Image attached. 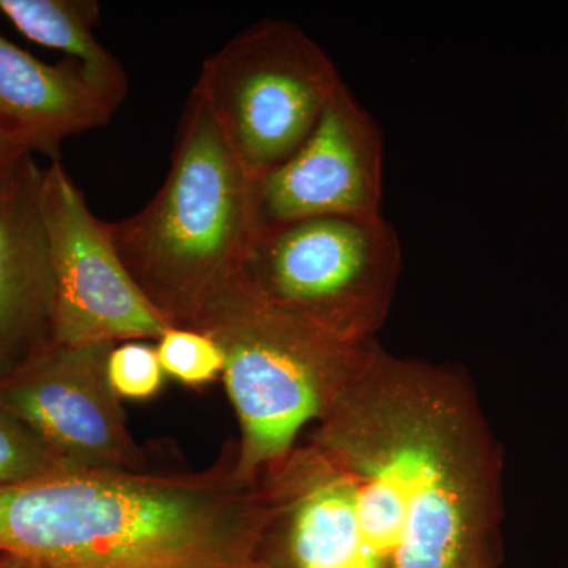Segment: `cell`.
<instances>
[{
	"label": "cell",
	"instance_id": "17",
	"mask_svg": "<svg viewBox=\"0 0 568 568\" xmlns=\"http://www.w3.org/2000/svg\"><path fill=\"white\" fill-rule=\"evenodd\" d=\"M32 155L0 130V185L14 173L26 156Z\"/></svg>",
	"mask_w": 568,
	"mask_h": 568
},
{
	"label": "cell",
	"instance_id": "16",
	"mask_svg": "<svg viewBox=\"0 0 568 568\" xmlns=\"http://www.w3.org/2000/svg\"><path fill=\"white\" fill-rule=\"evenodd\" d=\"M108 381L119 398L149 399L162 390L164 372L155 346L123 342L108 355Z\"/></svg>",
	"mask_w": 568,
	"mask_h": 568
},
{
	"label": "cell",
	"instance_id": "18",
	"mask_svg": "<svg viewBox=\"0 0 568 568\" xmlns=\"http://www.w3.org/2000/svg\"><path fill=\"white\" fill-rule=\"evenodd\" d=\"M500 562L499 541L481 545L459 562L458 568H497Z\"/></svg>",
	"mask_w": 568,
	"mask_h": 568
},
{
	"label": "cell",
	"instance_id": "19",
	"mask_svg": "<svg viewBox=\"0 0 568 568\" xmlns=\"http://www.w3.org/2000/svg\"><path fill=\"white\" fill-rule=\"evenodd\" d=\"M0 568H40L33 566L29 560L18 558V556L0 552Z\"/></svg>",
	"mask_w": 568,
	"mask_h": 568
},
{
	"label": "cell",
	"instance_id": "7",
	"mask_svg": "<svg viewBox=\"0 0 568 568\" xmlns=\"http://www.w3.org/2000/svg\"><path fill=\"white\" fill-rule=\"evenodd\" d=\"M41 212L55 286L54 343L62 346L159 339L171 324L134 282L61 160L41 178Z\"/></svg>",
	"mask_w": 568,
	"mask_h": 568
},
{
	"label": "cell",
	"instance_id": "4",
	"mask_svg": "<svg viewBox=\"0 0 568 568\" xmlns=\"http://www.w3.org/2000/svg\"><path fill=\"white\" fill-rule=\"evenodd\" d=\"M185 327L212 336L241 425L233 474L252 484L320 422L373 342L347 345L265 304L235 278L205 301Z\"/></svg>",
	"mask_w": 568,
	"mask_h": 568
},
{
	"label": "cell",
	"instance_id": "3",
	"mask_svg": "<svg viewBox=\"0 0 568 568\" xmlns=\"http://www.w3.org/2000/svg\"><path fill=\"white\" fill-rule=\"evenodd\" d=\"M254 189L193 89L162 189L130 219L108 223L123 264L171 325L185 327L241 274L257 233Z\"/></svg>",
	"mask_w": 568,
	"mask_h": 568
},
{
	"label": "cell",
	"instance_id": "12",
	"mask_svg": "<svg viewBox=\"0 0 568 568\" xmlns=\"http://www.w3.org/2000/svg\"><path fill=\"white\" fill-rule=\"evenodd\" d=\"M119 106L80 62L50 65L0 36V130L24 151L61 160L63 141L106 125Z\"/></svg>",
	"mask_w": 568,
	"mask_h": 568
},
{
	"label": "cell",
	"instance_id": "5",
	"mask_svg": "<svg viewBox=\"0 0 568 568\" xmlns=\"http://www.w3.org/2000/svg\"><path fill=\"white\" fill-rule=\"evenodd\" d=\"M402 263L386 220L325 216L260 227L237 278L280 312L364 345L386 323Z\"/></svg>",
	"mask_w": 568,
	"mask_h": 568
},
{
	"label": "cell",
	"instance_id": "8",
	"mask_svg": "<svg viewBox=\"0 0 568 568\" xmlns=\"http://www.w3.org/2000/svg\"><path fill=\"white\" fill-rule=\"evenodd\" d=\"M114 346L54 343L0 383V409L28 426L63 465L140 473V447L108 381Z\"/></svg>",
	"mask_w": 568,
	"mask_h": 568
},
{
	"label": "cell",
	"instance_id": "15",
	"mask_svg": "<svg viewBox=\"0 0 568 568\" xmlns=\"http://www.w3.org/2000/svg\"><path fill=\"white\" fill-rule=\"evenodd\" d=\"M70 469L17 417L0 409V489ZM74 469V467H73Z\"/></svg>",
	"mask_w": 568,
	"mask_h": 568
},
{
	"label": "cell",
	"instance_id": "10",
	"mask_svg": "<svg viewBox=\"0 0 568 568\" xmlns=\"http://www.w3.org/2000/svg\"><path fill=\"white\" fill-rule=\"evenodd\" d=\"M271 500L256 568H384L355 529L343 467L310 443L263 474Z\"/></svg>",
	"mask_w": 568,
	"mask_h": 568
},
{
	"label": "cell",
	"instance_id": "2",
	"mask_svg": "<svg viewBox=\"0 0 568 568\" xmlns=\"http://www.w3.org/2000/svg\"><path fill=\"white\" fill-rule=\"evenodd\" d=\"M263 478L62 469L0 489V552L40 568H256Z\"/></svg>",
	"mask_w": 568,
	"mask_h": 568
},
{
	"label": "cell",
	"instance_id": "11",
	"mask_svg": "<svg viewBox=\"0 0 568 568\" xmlns=\"http://www.w3.org/2000/svg\"><path fill=\"white\" fill-rule=\"evenodd\" d=\"M43 170L26 156L0 185V383L54 345L55 286Z\"/></svg>",
	"mask_w": 568,
	"mask_h": 568
},
{
	"label": "cell",
	"instance_id": "14",
	"mask_svg": "<svg viewBox=\"0 0 568 568\" xmlns=\"http://www.w3.org/2000/svg\"><path fill=\"white\" fill-rule=\"evenodd\" d=\"M155 349L164 375L185 386H204L223 375L222 347L204 332L171 325L156 339Z\"/></svg>",
	"mask_w": 568,
	"mask_h": 568
},
{
	"label": "cell",
	"instance_id": "1",
	"mask_svg": "<svg viewBox=\"0 0 568 568\" xmlns=\"http://www.w3.org/2000/svg\"><path fill=\"white\" fill-rule=\"evenodd\" d=\"M310 443L345 470L355 529L384 568H458L499 541L503 454L452 366L373 342Z\"/></svg>",
	"mask_w": 568,
	"mask_h": 568
},
{
	"label": "cell",
	"instance_id": "6",
	"mask_svg": "<svg viewBox=\"0 0 568 568\" xmlns=\"http://www.w3.org/2000/svg\"><path fill=\"white\" fill-rule=\"evenodd\" d=\"M342 84L334 62L302 29L265 20L205 59L193 89L257 181L297 152Z\"/></svg>",
	"mask_w": 568,
	"mask_h": 568
},
{
	"label": "cell",
	"instance_id": "9",
	"mask_svg": "<svg viewBox=\"0 0 568 568\" xmlns=\"http://www.w3.org/2000/svg\"><path fill=\"white\" fill-rule=\"evenodd\" d=\"M383 132L343 82L297 152L257 179V230L325 216L383 219Z\"/></svg>",
	"mask_w": 568,
	"mask_h": 568
},
{
	"label": "cell",
	"instance_id": "13",
	"mask_svg": "<svg viewBox=\"0 0 568 568\" xmlns=\"http://www.w3.org/2000/svg\"><path fill=\"white\" fill-rule=\"evenodd\" d=\"M0 13L29 40L80 62L119 104L126 97L121 62L93 36L102 10L95 0H0Z\"/></svg>",
	"mask_w": 568,
	"mask_h": 568
}]
</instances>
